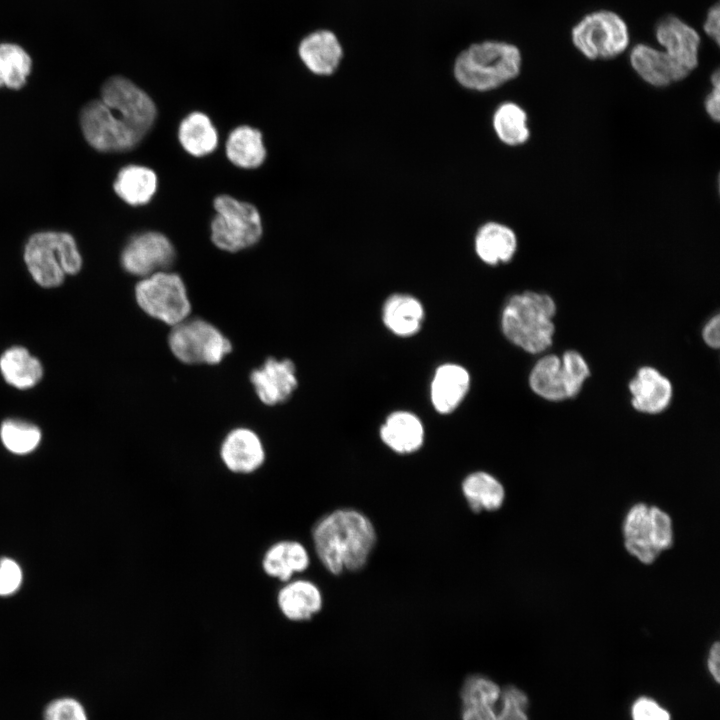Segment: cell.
<instances>
[{
  "label": "cell",
  "mask_w": 720,
  "mask_h": 720,
  "mask_svg": "<svg viewBox=\"0 0 720 720\" xmlns=\"http://www.w3.org/2000/svg\"><path fill=\"white\" fill-rule=\"evenodd\" d=\"M316 554L332 574L362 568L375 545L370 520L352 509H340L322 517L313 527Z\"/></svg>",
  "instance_id": "cell-1"
},
{
  "label": "cell",
  "mask_w": 720,
  "mask_h": 720,
  "mask_svg": "<svg viewBox=\"0 0 720 720\" xmlns=\"http://www.w3.org/2000/svg\"><path fill=\"white\" fill-rule=\"evenodd\" d=\"M556 312V303L549 294L535 291L514 294L502 311L503 334L525 352H544L553 343Z\"/></svg>",
  "instance_id": "cell-2"
},
{
  "label": "cell",
  "mask_w": 720,
  "mask_h": 720,
  "mask_svg": "<svg viewBox=\"0 0 720 720\" xmlns=\"http://www.w3.org/2000/svg\"><path fill=\"white\" fill-rule=\"evenodd\" d=\"M522 55L519 48L503 41H484L462 51L454 64V76L465 88L485 92L518 77Z\"/></svg>",
  "instance_id": "cell-3"
},
{
  "label": "cell",
  "mask_w": 720,
  "mask_h": 720,
  "mask_svg": "<svg viewBox=\"0 0 720 720\" xmlns=\"http://www.w3.org/2000/svg\"><path fill=\"white\" fill-rule=\"evenodd\" d=\"M24 261L35 282L45 288L61 285L66 275H75L82 267L77 244L66 232L33 234L25 245Z\"/></svg>",
  "instance_id": "cell-4"
},
{
  "label": "cell",
  "mask_w": 720,
  "mask_h": 720,
  "mask_svg": "<svg viewBox=\"0 0 720 720\" xmlns=\"http://www.w3.org/2000/svg\"><path fill=\"white\" fill-rule=\"evenodd\" d=\"M460 700L462 720H529L524 691L512 685L501 688L480 674L464 680Z\"/></svg>",
  "instance_id": "cell-5"
},
{
  "label": "cell",
  "mask_w": 720,
  "mask_h": 720,
  "mask_svg": "<svg viewBox=\"0 0 720 720\" xmlns=\"http://www.w3.org/2000/svg\"><path fill=\"white\" fill-rule=\"evenodd\" d=\"M574 47L588 60H610L630 44L625 20L611 10H596L582 17L571 30Z\"/></svg>",
  "instance_id": "cell-6"
},
{
  "label": "cell",
  "mask_w": 720,
  "mask_h": 720,
  "mask_svg": "<svg viewBox=\"0 0 720 720\" xmlns=\"http://www.w3.org/2000/svg\"><path fill=\"white\" fill-rule=\"evenodd\" d=\"M214 209L211 240L219 249L237 252L260 240L262 222L254 205L229 195H219L214 200Z\"/></svg>",
  "instance_id": "cell-7"
},
{
  "label": "cell",
  "mask_w": 720,
  "mask_h": 720,
  "mask_svg": "<svg viewBox=\"0 0 720 720\" xmlns=\"http://www.w3.org/2000/svg\"><path fill=\"white\" fill-rule=\"evenodd\" d=\"M623 535L627 551L640 562L651 564L673 544L672 520L660 508L639 503L628 511Z\"/></svg>",
  "instance_id": "cell-8"
},
{
  "label": "cell",
  "mask_w": 720,
  "mask_h": 720,
  "mask_svg": "<svg viewBox=\"0 0 720 720\" xmlns=\"http://www.w3.org/2000/svg\"><path fill=\"white\" fill-rule=\"evenodd\" d=\"M172 327L168 337L170 350L185 364L215 365L232 350L229 339L206 320L187 318Z\"/></svg>",
  "instance_id": "cell-9"
},
{
  "label": "cell",
  "mask_w": 720,
  "mask_h": 720,
  "mask_svg": "<svg viewBox=\"0 0 720 720\" xmlns=\"http://www.w3.org/2000/svg\"><path fill=\"white\" fill-rule=\"evenodd\" d=\"M135 298L147 315L171 326L191 313L185 284L176 273L160 271L144 277L135 286Z\"/></svg>",
  "instance_id": "cell-10"
},
{
  "label": "cell",
  "mask_w": 720,
  "mask_h": 720,
  "mask_svg": "<svg viewBox=\"0 0 720 720\" xmlns=\"http://www.w3.org/2000/svg\"><path fill=\"white\" fill-rule=\"evenodd\" d=\"M80 124L86 141L101 152L128 151L143 139L101 100L91 101L83 107Z\"/></svg>",
  "instance_id": "cell-11"
},
{
  "label": "cell",
  "mask_w": 720,
  "mask_h": 720,
  "mask_svg": "<svg viewBox=\"0 0 720 720\" xmlns=\"http://www.w3.org/2000/svg\"><path fill=\"white\" fill-rule=\"evenodd\" d=\"M101 101L143 137L155 122L157 109L153 100L125 77L109 78L102 86Z\"/></svg>",
  "instance_id": "cell-12"
},
{
  "label": "cell",
  "mask_w": 720,
  "mask_h": 720,
  "mask_svg": "<svg viewBox=\"0 0 720 720\" xmlns=\"http://www.w3.org/2000/svg\"><path fill=\"white\" fill-rule=\"evenodd\" d=\"M176 258L171 241L155 231L135 235L121 253L124 270L132 275L147 277L170 268Z\"/></svg>",
  "instance_id": "cell-13"
},
{
  "label": "cell",
  "mask_w": 720,
  "mask_h": 720,
  "mask_svg": "<svg viewBox=\"0 0 720 720\" xmlns=\"http://www.w3.org/2000/svg\"><path fill=\"white\" fill-rule=\"evenodd\" d=\"M655 38L672 59L692 73L699 65L701 37L688 23L675 15L661 18Z\"/></svg>",
  "instance_id": "cell-14"
},
{
  "label": "cell",
  "mask_w": 720,
  "mask_h": 720,
  "mask_svg": "<svg viewBox=\"0 0 720 720\" xmlns=\"http://www.w3.org/2000/svg\"><path fill=\"white\" fill-rule=\"evenodd\" d=\"M629 62L635 73L654 88L669 87L691 74L665 51L645 43L632 47Z\"/></svg>",
  "instance_id": "cell-15"
},
{
  "label": "cell",
  "mask_w": 720,
  "mask_h": 720,
  "mask_svg": "<svg viewBox=\"0 0 720 720\" xmlns=\"http://www.w3.org/2000/svg\"><path fill=\"white\" fill-rule=\"evenodd\" d=\"M249 378L258 398L268 406L287 401L298 385L295 365L289 359L267 358Z\"/></svg>",
  "instance_id": "cell-16"
},
{
  "label": "cell",
  "mask_w": 720,
  "mask_h": 720,
  "mask_svg": "<svg viewBox=\"0 0 720 720\" xmlns=\"http://www.w3.org/2000/svg\"><path fill=\"white\" fill-rule=\"evenodd\" d=\"M632 407L642 414L656 415L665 411L673 397L669 378L652 366L640 367L628 384Z\"/></svg>",
  "instance_id": "cell-17"
},
{
  "label": "cell",
  "mask_w": 720,
  "mask_h": 720,
  "mask_svg": "<svg viewBox=\"0 0 720 720\" xmlns=\"http://www.w3.org/2000/svg\"><path fill=\"white\" fill-rule=\"evenodd\" d=\"M265 449L257 433L239 427L231 430L220 446V458L225 467L238 474L257 471L265 461Z\"/></svg>",
  "instance_id": "cell-18"
},
{
  "label": "cell",
  "mask_w": 720,
  "mask_h": 720,
  "mask_svg": "<svg viewBox=\"0 0 720 720\" xmlns=\"http://www.w3.org/2000/svg\"><path fill=\"white\" fill-rule=\"evenodd\" d=\"M320 589L311 581L290 580L279 589L276 603L281 614L288 620H310L322 608Z\"/></svg>",
  "instance_id": "cell-19"
},
{
  "label": "cell",
  "mask_w": 720,
  "mask_h": 720,
  "mask_svg": "<svg viewBox=\"0 0 720 720\" xmlns=\"http://www.w3.org/2000/svg\"><path fill=\"white\" fill-rule=\"evenodd\" d=\"M470 375L458 364L446 363L439 366L431 382V402L436 411L448 414L454 411L468 392Z\"/></svg>",
  "instance_id": "cell-20"
},
{
  "label": "cell",
  "mask_w": 720,
  "mask_h": 720,
  "mask_svg": "<svg viewBox=\"0 0 720 720\" xmlns=\"http://www.w3.org/2000/svg\"><path fill=\"white\" fill-rule=\"evenodd\" d=\"M298 53L304 65L317 75L332 74L343 56L336 35L328 30H318L303 38Z\"/></svg>",
  "instance_id": "cell-21"
},
{
  "label": "cell",
  "mask_w": 720,
  "mask_h": 720,
  "mask_svg": "<svg viewBox=\"0 0 720 720\" xmlns=\"http://www.w3.org/2000/svg\"><path fill=\"white\" fill-rule=\"evenodd\" d=\"M529 386L540 398L560 402L572 399V392L561 358L555 354L541 357L529 374Z\"/></svg>",
  "instance_id": "cell-22"
},
{
  "label": "cell",
  "mask_w": 720,
  "mask_h": 720,
  "mask_svg": "<svg viewBox=\"0 0 720 720\" xmlns=\"http://www.w3.org/2000/svg\"><path fill=\"white\" fill-rule=\"evenodd\" d=\"M309 563L307 549L300 542L293 540H282L272 544L261 560L265 574L284 583L290 581L294 574L305 571Z\"/></svg>",
  "instance_id": "cell-23"
},
{
  "label": "cell",
  "mask_w": 720,
  "mask_h": 720,
  "mask_svg": "<svg viewBox=\"0 0 720 720\" xmlns=\"http://www.w3.org/2000/svg\"><path fill=\"white\" fill-rule=\"evenodd\" d=\"M518 239L512 228L499 222H487L475 236L477 256L488 265L508 263L514 257Z\"/></svg>",
  "instance_id": "cell-24"
},
{
  "label": "cell",
  "mask_w": 720,
  "mask_h": 720,
  "mask_svg": "<svg viewBox=\"0 0 720 720\" xmlns=\"http://www.w3.org/2000/svg\"><path fill=\"white\" fill-rule=\"evenodd\" d=\"M382 441L400 454L418 450L424 441V427L420 419L408 411L391 413L380 429Z\"/></svg>",
  "instance_id": "cell-25"
},
{
  "label": "cell",
  "mask_w": 720,
  "mask_h": 720,
  "mask_svg": "<svg viewBox=\"0 0 720 720\" xmlns=\"http://www.w3.org/2000/svg\"><path fill=\"white\" fill-rule=\"evenodd\" d=\"M383 322L395 335L407 337L420 329L424 308L420 301L407 294H393L383 306Z\"/></svg>",
  "instance_id": "cell-26"
},
{
  "label": "cell",
  "mask_w": 720,
  "mask_h": 720,
  "mask_svg": "<svg viewBox=\"0 0 720 720\" xmlns=\"http://www.w3.org/2000/svg\"><path fill=\"white\" fill-rule=\"evenodd\" d=\"M113 188L127 204L140 206L148 203L157 189L155 172L145 166L128 165L117 174Z\"/></svg>",
  "instance_id": "cell-27"
},
{
  "label": "cell",
  "mask_w": 720,
  "mask_h": 720,
  "mask_svg": "<svg viewBox=\"0 0 720 720\" xmlns=\"http://www.w3.org/2000/svg\"><path fill=\"white\" fill-rule=\"evenodd\" d=\"M0 371L5 381L18 389H29L42 378L40 361L21 346L7 349L0 357Z\"/></svg>",
  "instance_id": "cell-28"
},
{
  "label": "cell",
  "mask_w": 720,
  "mask_h": 720,
  "mask_svg": "<svg viewBox=\"0 0 720 720\" xmlns=\"http://www.w3.org/2000/svg\"><path fill=\"white\" fill-rule=\"evenodd\" d=\"M226 155L237 167H259L266 158L261 132L250 126H239L231 131L226 141Z\"/></svg>",
  "instance_id": "cell-29"
},
{
  "label": "cell",
  "mask_w": 720,
  "mask_h": 720,
  "mask_svg": "<svg viewBox=\"0 0 720 720\" xmlns=\"http://www.w3.org/2000/svg\"><path fill=\"white\" fill-rule=\"evenodd\" d=\"M178 138L185 151L195 157L212 153L218 144L217 130L202 112H192L181 121Z\"/></svg>",
  "instance_id": "cell-30"
},
{
  "label": "cell",
  "mask_w": 720,
  "mask_h": 720,
  "mask_svg": "<svg viewBox=\"0 0 720 720\" xmlns=\"http://www.w3.org/2000/svg\"><path fill=\"white\" fill-rule=\"evenodd\" d=\"M463 494L474 512L495 511L505 498L503 485L487 472L469 474L462 483Z\"/></svg>",
  "instance_id": "cell-31"
},
{
  "label": "cell",
  "mask_w": 720,
  "mask_h": 720,
  "mask_svg": "<svg viewBox=\"0 0 720 720\" xmlns=\"http://www.w3.org/2000/svg\"><path fill=\"white\" fill-rule=\"evenodd\" d=\"M492 126L498 139L508 146L525 144L531 135L527 112L517 103H501L493 113Z\"/></svg>",
  "instance_id": "cell-32"
},
{
  "label": "cell",
  "mask_w": 720,
  "mask_h": 720,
  "mask_svg": "<svg viewBox=\"0 0 720 720\" xmlns=\"http://www.w3.org/2000/svg\"><path fill=\"white\" fill-rule=\"evenodd\" d=\"M31 67V58L22 47L12 43L0 44V88H22Z\"/></svg>",
  "instance_id": "cell-33"
},
{
  "label": "cell",
  "mask_w": 720,
  "mask_h": 720,
  "mask_svg": "<svg viewBox=\"0 0 720 720\" xmlns=\"http://www.w3.org/2000/svg\"><path fill=\"white\" fill-rule=\"evenodd\" d=\"M0 437L11 453L24 455L35 450L41 441L40 429L28 422L7 419L0 428Z\"/></svg>",
  "instance_id": "cell-34"
},
{
  "label": "cell",
  "mask_w": 720,
  "mask_h": 720,
  "mask_svg": "<svg viewBox=\"0 0 720 720\" xmlns=\"http://www.w3.org/2000/svg\"><path fill=\"white\" fill-rule=\"evenodd\" d=\"M560 358L574 398L581 392L584 383L589 378L590 367L584 356L576 350H567Z\"/></svg>",
  "instance_id": "cell-35"
},
{
  "label": "cell",
  "mask_w": 720,
  "mask_h": 720,
  "mask_svg": "<svg viewBox=\"0 0 720 720\" xmlns=\"http://www.w3.org/2000/svg\"><path fill=\"white\" fill-rule=\"evenodd\" d=\"M44 720H88L83 705L72 697L51 701L44 710Z\"/></svg>",
  "instance_id": "cell-36"
},
{
  "label": "cell",
  "mask_w": 720,
  "mask_h": 720,
  "mask_svg": "<svg viewBox=\"0 0 720 720\" xmlns=\"http://www.w3.org/2000/svg\"><path fill=\"white\" fill-rule=\"evenodd\" d=\"M23 573L19 564L8 557L0 559V596L14 594L21 586Z\"/></svg>",
  "instance_id": "cell-37"
},
{
  "label": "cell",
  "mask_w": 720,
  "mask_h": 720,
  "mask_svg": "<svg viewBox=\"0 0 720 720\" xmlns=\"http://www.w3.org/2000/svg\"><path fill=\"white\" fill-rule=\"evenodd\" d=\"M633 720H670L669 713L655 701L642 697L632 708Z\"/></svg>",
  "instance_id": "cell-38"
},
{
  "label": "cell",
  "mask_w": 720,
  "mask_h": 720,
  "mask_svg": "<svg viewBox=\"0 0 720 720\" xmlns=\"http://www.w3.org/2000/svg\"><path fill=\"white\" fill-rule=\"evenodd\" d=\"M711 90L707 93L704 99V110L707 116L713 122H719L720 120V72L716 69L711 77Z\"/></svg>",
  "instance_id": "cell-39"
},
{
  "label": "cell",
  "mask_w": 720,
  "mask_h": 720,
  "mask_svg": "<svg viewBox=\"0 0 720 720\" xmlns=\"http://www.w3.org/2000/svg\"><path fill=\"white\" fill-rule=\"evenodd\" d=\"M705 34L713 40L717 46L720 44V6L715 3L709 8L703 23Z\"/></svg>",
  "instance_id": "cell-40"
},
{
  "label": "cell",
  "mask_w": 720,
  "mask_h": 720,
  "mask_svg": "<svg viewBox=\"0 0 720 720\" xmlns=\"http://www.w3.org/2000/svg\"><path fill=\"white\" fill-rule=\"evenodd\" d=\"M702 339L704 343L712 348L718 349L720 346V317L719 314L712 316L702 329Z\"/></svg>",
  "instance_id": "cell-41"
},
{
  "label": "cell",
  "mask_w": 720,
  "mask_h": 720,
  "mask_svg": "<svg viewBox=\"0 0 720 720\" xmlns=\"http://www.w3.org/2000/svg\"><path fill=\"white\" fill-rule=\"evenodd\" d=\"M720 646L718 642H715L710 648L707 666L714 680L719 683L720 681Z\"/></svg>",
  "instance_id": "cell-42"
}]
</instances>
